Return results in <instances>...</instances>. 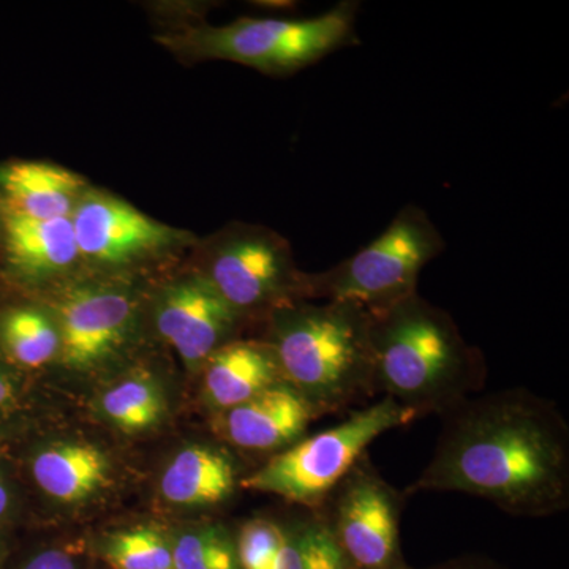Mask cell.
Wrapping results in <instances>:
<instances>
[{
	"label": "cell",
	"instance_id": "cb8c5ba5",
	"mask_svg": "<svg viewBox=\"0 0 569 569\" xmlns=\"http://www.w3.org/2000/svg\"><path fill=\"white\" fill-rule=\"evenodd\" d=\"M22 569H77L70 553L59 549L44 550L37 553Z\"/></svg>",
	"mask_w": 569,
	"mask_h": 569
},
{
	"label": "cell",
	"instance_id": "9a60e30c",
	"mask_svg": "<svg viewBox=\"0 0 569 569\" xmlns=\"http://www.w3.org/2000/svg\"><path fill=\"white\" fill-rule=\"evenodd\" d=\"M10 211L48 220L70 217L84 193L81 176L43 162L13 163L0 171Z\"/></svg>",
	"mask_w": 569,
	"mask_h": 569
},
{
	"label": "cell",
	"instance_id": "ba28073f",
	"mask_svg": "<svg viewBox=\"0 0 569 569\" xmlns=\"http://www.w3.org/2000/svg\"><path fill=\"white\" fill-rule=\"evenodd\" d=\"M402 505V493L380 477L366 455L337 486L325 503L328 511L320 516L351 568L406 569L400 548Z\"/></svg>",
	"mask_w": 569,
	"mask_h": 569
},
{
	"label": "cell",
	"instance_id": "d4e9b609",
	"mask_svg": "<svg viewBox=\"0 0 569 569\" xmlns=\"http://www.w3.org/2000/svg\"><path fill=\"white\" fill-rule=\"evenodd\" d=\"M406 569H418V568L407 567ZM422 569H507V568L501 567V565L496 563V561L485 559V557L466 556V557H458V559L443 561V563L433 565V567L422 568Z\"/></svg>",
	"mask_w": 569,
	"mask_h": 569
},
{
	"label": "cell",
	"instance_id": "e0dca14e",
	"mask_svg": "<svg viewBox=\"0 0 569 569\" xmlns=\"http://www.w3.org/2000/svg\"><path fill=\"white\" fill-rule=\"evenodd\" d=\"M108 468V460L99 448L88 443H61L37 455L32 473L47 496L62 503H74L102 488Z\"/></svg>",
	"mask_w": 569,
	"mask_h": 569
},
{
	"label": "cell",
	"instance_id": "7402d4cb",
	"mask_svg": "<svg viewBox=\"0 0 569 569\" xmlns=\"http://www.w3.org/2000/svg\"><path fill=\"white\" fill-rule=\"evenodd\" d=\"M107 557L114 569H173V548L159 531L144 527L116 535Z\"/></svg>",
	"mask_w": 569,
	"mask_h": 569
},
{
	"label": "cell",
	"instance_id": "4316f807",
	"mask_svg": "<svg viewBox=\"0 0 569 569\" xmlns=\"http://www.w3.org/2000/svg\"><path fill=\"white\" fill-rule=\"evenodd\" d=\"M10 507V492L7 488L6 481H3L2 475H0V519L6 516Z\"/></svg>",
	"mask_w": 569,
	"mask_h": 569
},
{
	"label": "cell",
	"instance_id": "9c48e42d",
	"mask_svg": "<svg viewBox=\"0 0 569 569\" xmlns=\"http://www.w3.org/2000/svg\"><path fill=\"white\" fill-rule=\"evenodd\" d=\"M82 260L126 266L170 249L181 233L146 216L127 201L84 192L70 216Z\"/></svg>",
	"mask_w": 569,
	"mask_h": 569
},
{
	"label": "cell",
	"instance_id": "7c38bea8",
	"mask_svg": "<svg viewBox=\"0 0 569 569\" xmlns=\"http://www.w3.org/2000/svg\"><path fill=\"white\" fill-rule=\"evenodd\" d=\"M318 418L305 397L280 381L241 406L223 411L224 437L250 451L287 449Z\"/></svg>",
	"mask_w": 569,
	"mask_h": 569
},
{
	"label": "cell",
	"instance_id": "d6986e66",
	"mask_svg": "<svg viewBox=\"0 0 569 569\" xmlns=\"http://www.w3.org/2000/svg\"><path fill=\"white\" fill-rule=\"evenodd\" d=\"M274 569H353L343 557L325 519L313 518L284 530Z\"/></svg>",
	"mask_w": 569,
	"mask_h": 569
},
{
	"label": "cell",
	"instance_id": "83f0119b",
	"mask_svg": "<svg viewBox=\"0 0 569 569\" xmlns=\"http://www.w3.org/2000/svg\"><path fill=\"white\" fill-rule=\"evenodd\" d=\"M0 568H2V549H0Z\"/></svg>",
	"mask_w": 569,
	"mask_h": 569
},
{
	"label": "cell",
	"instance_id": "8992f818",
	"mask_svg": "<svg viewBox=\"0 0 569 569\" xmlns=\"http://www.w3.org/2000/svg\"><path fill=\"white\" fill-rule=\"evenodd\" d=\"M447 249L425 209L408 204L376 241L328 271L307 272V301L353 302L385 309L417 293L425 266Z\"/></svg>",
	"mask_w": 569,
	"mask_h": 569
},
{
	"label": "cell",
	"instance_id": "5bb4252c",
	"mask_svg": "<svg viewBox=\"0 0 569 569\" xmlns=\"http://www.w3.org/2000/svg\"><path fill=\"white\" fill-rule=\"evenodd\" d=\"M6 239L10 264L31 279L61 274L80 260L70 217L40 220L9 209Z\"/></svg>",
	"mask_w": 569,
	"mask_h": 569
},
{
	"label": "cell",
	"instance_id": "603a6c76",
	"mask_svg": "<svg viewBox=\"0 0 569 569\" xmlns=\"http://www.w3.org/2000/svg\"><path fill=\"white\" fill-rule=\"evenodd\" d=\"M284 529L269 520L246 523L236 541L241 569H274L277 553L282 548Z\"/></svg>",
	"mask_w": 569,
	"mask_h": 569
},
{
	"label": "cell",
	"instance_id": "ffe728a7",
	"mask_svg": "<svg viewBox=\"0 0 569 569\" xmlns=\"http://www.w3.org/2000/svg\"><path fill=\"white\" fill-rule=\"evenodd\" d=\"M102 408L107 418L127 432L149 429L164 413L162 392L148 378H130L116 385L103 396Z\"/></svg>",
	"mask_w": 569,
	"mask_h": 569
},
{
	"label": "cell",
	"instance_id": "277c9868",
	"mask_svg": "<svg viewBox=\"0 0 569 569\" xmlns=\"http://www.w3.org/2000/svg\"><path fill=\"white\" fill-rule=\"evenodd\" d=\"M358 2H340L305 20L239 18L160 37L164 47L194 61H228L269 74L295 73L356 41Z\"/></svg>",
	"mask_w": 569,
	"mask_h": 569
},
{
	"label": "cell",
	"instance_id": "5b68a950",
	"mask_svg": "<svg viewBox=\"0 0 569 569\" xmlns=\"http://www.w3.org/2000/svg\"><path fill=\"white\" fill-rule=\"evenodd\" d=\"M417 419L406 407L385 397L332 429L301 438L277 452L263 467L241 479L239 488L321 509L378 437Z\"/></svg>",
	"mask_w": 569,
	"mask_h": 569
},
{
	"label": "cell",
	"instance_id": "6da1fadb",
	"mask_svg": "<svg viewBox=\"0 0 569 569\" xmlns=\"http://www.w3.org/2000/svg\"><path fill=\"white\" fill-rule=\"evenodd\" d=\"M425 471L407 489L485 498L520 518L569 507V427L556 403L523 388L477 395L441 415Z\"/></svg>",
	"mask_w": 569,
	"mask_h": 569
},
{
	"label": "cell",
	"instance_id": "ac0fdd59",
	"mask_svg": "<svg viewBox=\"0 0 569 569\" xmlns=\"http://www.w3.org/2000/svg\"><path fill=\"white\" fill-rule=\"evenodd\" d=\"M0 340L18 365L41 367L59 356L56 320L32 307L10 310L0 320Z\"/></svg>",
	"mask_w": 569,
	"mask_h": 569
},
{
	"label": "cell",
	"instance_id": "2e32d148",
	"mask_svg": "<svg viewBox=\"0 0 569 569\" xmlns=\"http://www.w3.org/2000/svg\"><path fill=\"white\" fill-rule=\"evenodd\" d=\"M239 485L234 460L227 452L194 445L171 460L160 488L170 503L197 508L223 503Z\"/></svg>",
	"mask_w": 569,
	"mask_h": 569
},
{
	"label": "cell",
	"instance_id": "30bf717a",
	"mask_svg": "<svg viewBox=\"0 0 569 569\" xmlns=\"http://www.w3.org/2000/svg\"><path fill=\"white\" fill-rule=\"evenodd\" d=\"M242 318L200 272L168 284L156 312L160 335L192 367L234 340Z\"/></svg>",
	"mask_w": 569,
	"mask_h": 569
},
{
	"label": "cell",
	"instance_id": "7a4b0ae2",
	"mask_svg": "<svg viewBox=\"0 0 569 569\" xmlns=\"http://www.w3.org/2000/svg\"><path fill=\"white\" fill-rule=\"evenodd\" d=\"M370 313L373 387L417 418L479 395L488 365L447 310L417 293Z\"/></svg>",
	"mask_w": 569,
	"mask_h": 569
},
{
	"label": "cell",
	"instance_id": "44dd1931",
	"mask_svg": "<svg viewBox=\"0 0 569 569\" xmlns=\"http://www.w3.org/2000/svg\"><path fill=\"white\" fill-rule=\"evenodd\" d=\"M173 569H241L236 542L220 527L182 535L173 548Z\"/></svg>",
	"mask_w": 569,
	"mask_h": 569
},
{
	"label": "cell",
	"instance_id": "8fae6325",
	"mask_svg": "<svg viewBox=\"0 0 569 569\" xmlns=\"http://www.w3.org/2000/svg\"><path fill=\"white\" fill-rule=\"evenodd\" d=\"M134 316L130 295L111 287H84L58 307L59 358L70 369L102 365L126 340Z\"/></svg>",
	"mask_w": 569,
	"mask_h": 569
},
{
	"label": "cell",
	"instance_id": "3957f363",
	"mask_svg": "<svg viewBox=\"0 0 569 569\" xmlns=\"http://www.w3.org/2000/svg\"><path fill=\"white\" fill-rule=\"evenodd\" d=\"M271 317L268 346L283 383L317 417L339 413L376 396L370 313L353 302L298 301Z\"/></svg>",
	"mask_w": 569,
	"mask_h": 569
},
{
	"label": "cell",
	"instance_id": "4fadbf2b",
	"mask_svg": "<svg viewBox=\"0 0 569 569\" xmlns=\"http://www.w3.org/2000/svg\"><path fill=\"white\" fill-rule=\"evenodd\" d=\"M203 366L208 402L222 411L241 406L282 381L274 351L257 340H231Z\"/></svg>",
	"mask_w": 569,
	"mask_h": 569
},
{
	"label": "cell",
	"instance_id": "52a82bcc",
	"mask_svg": "<svg viewBox=\"0 0 569 569\" xmlns=\"http://www.w3.org/2000/svg\"><path fill=\"white\" fill-rule=\"evenodd\" d=\"M203 249L200 274L242 317L307 301V272L299 271L287 239L274 231L234 223Z\"/></svg>",
	"mask_w": 569,
	"mask_h": 569
},
{
	"label": "cell",
	"instance_id": "484cf974",
	"mask_svg": "<svg viewBox=\"0 0 569 569\" xmlns=\"http://www.w3.org/2000/svg\"><path fill=\"white\" fill-rule=\"evenodd\" d=\"M14 400V385L7 376L6 370L0 369V410L10 407Z\"/></svg>",
	"mask_w": 569,
	"mask_h": 569
}]
</instances>
